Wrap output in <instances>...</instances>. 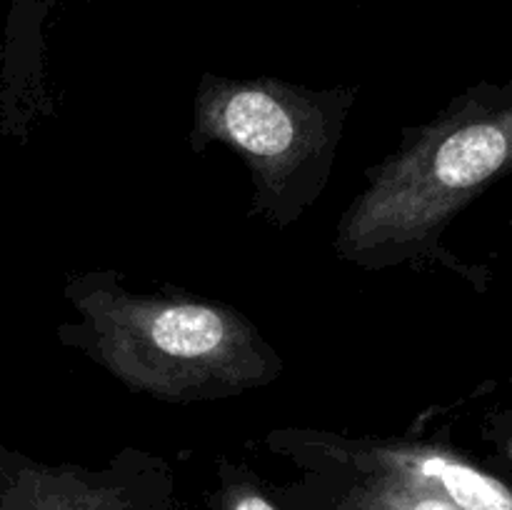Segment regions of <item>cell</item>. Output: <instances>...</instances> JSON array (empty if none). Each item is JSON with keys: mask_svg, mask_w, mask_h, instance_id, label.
<instances>
[{"mask_svg": "<svg viewBox=\"0 0 512 510\" xmlns=\"http://www.w3.org/2000/svg\"><path fill=\"white\" fill-rule=\"evenodd\" d=\"M75 343L135 393L173 403L228 398L270 383L280 363L238 310L180 295H135L110 275L68 285Z\"/></svg>", "mask_w": 512, "mask_h": 510, "instance_id": "6da1fadb", "label": "cell"}, {"mask_svg": "<svg viewBox=\"0 0 512 510\" xmlns=\"http://www.w3.org/2000/svg\"><path fill=\"white\" fill-rule=\"evenodd\" d=\"M512 100L480 85L370 173V185L340 220L335 248L353 263L380 268L430 255L450 220L510 163Z\"/></svg>", "mask_w": 512, "mask_h": 510, "instance_id": "7a4b0ae2", "label": "cell"}, {"mask_svg": "<svg viewBox=\"0 0 512 510\" xmlns=\"http://www.w3.org/2000/svg\"><path fill=\"white\" fill-rule=\"evenodd\" d=\"M350 90L298 88L278 78L205 75L195 98V148L225 143L255 175V210L285 225L328 183Z\"/></svg>", "mask_w": 512, "mask_h": 510, "instance_id": "3957f363", "label": "cell"}, {"mask_svg": "<svg viewBox=\"0 0 512 510\" xmlns=\"http://www.w3.org/2000/svg\"><path fill=\"white\" fill-rule=\"evenodd\" d=\"M380 458L420 483L435 485L460 510H512L508 488L493 475L463 463L460 458L440 453L433 448H403L385 450Z\"/></svg>", "mask_w": 512, "mask_h": 510, "instance_id": "277c9868", "label": "cell"}, {"mask_svg": "<svg viewBox=\"0 0 512 510\" xmlns=\"http://www.w3.org/2000/svg\"><path fill=\"white\" fill-rule=\"evenodd\" d=\"M58 0H15L13 8V25H15V38L20 43L38 48L40 43V28L45 23V15L53 10Z\"/></svg>", "mask_w": 512, "mask_h": 510, "instance_id": "5b68a950", "label": "cell"}, {"mask_svg": "<svg viewBox=\"0 0 512 510\" xmlns=\"http://www.w3.org/2000/svg\"><path fill=\"white\" fill-rule=\"evenodd\" d=\"M383 510H460L458 505L450 503L448 498L438 493H403L393 498V493L383 500Z\"/></svg>", "mask_w": 512, "mask_h": 510, "instance_id": "8992f818", "label": "cell"}, {"mask_svg": "<svg viewBox=\"0 0 512 510\" xmlns=\"http://www.w3.org/2000/svg\"><path fill=\"white\" fill-rule=\"evenodd\" d=\"M233 510H275L263 495L253 493V490H245L233 498Z\"/></svg>", "mask_w": 512, "mask_h": 510, "instance_id": "52a82bcc", "label": "cell"}]
</instances>
